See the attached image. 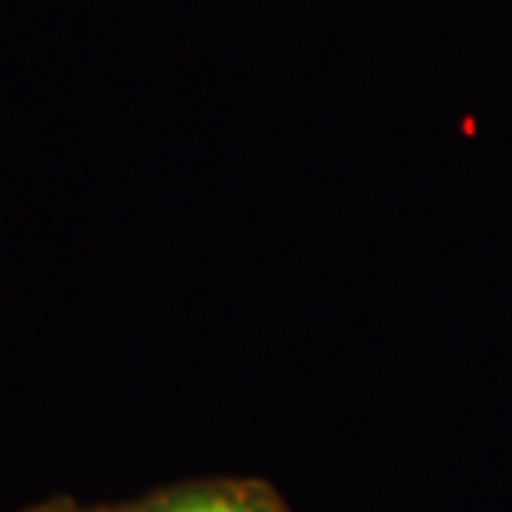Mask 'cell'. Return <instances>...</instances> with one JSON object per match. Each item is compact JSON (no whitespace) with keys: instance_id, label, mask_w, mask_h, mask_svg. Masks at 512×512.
Returning a JSON list of instances; mask_svg holds the SVG:
<instances>
[{"instance_id":"obj_2","label":"cell","mask_w":512,"mask_h":512,"mask_svg":"<svg viewBox=\"0 0 512 512\" xmlns=\"http://www.w3.org/2000/svg\"><path fill=\"white\" fill-rule=\"evenodd\" d=\"M20 512H89V507L77 504L72 495H55V498H46L40 504H32Z\"/></svg>"},{"instance_id":"obj_1","label":"cell","mask_w":512,"mask_h":512,"mask_svg":"<svg viewBox=\"0 0 512 512\" xmlns=\"http://www.w3.org/2000/svg\"><path fill=\"white\" fill-rule=\"evenodd\" d=\"M89 512H293L274 484L248 476H211L177 481L151 493Z\"/></svg>"}]
</instances>
